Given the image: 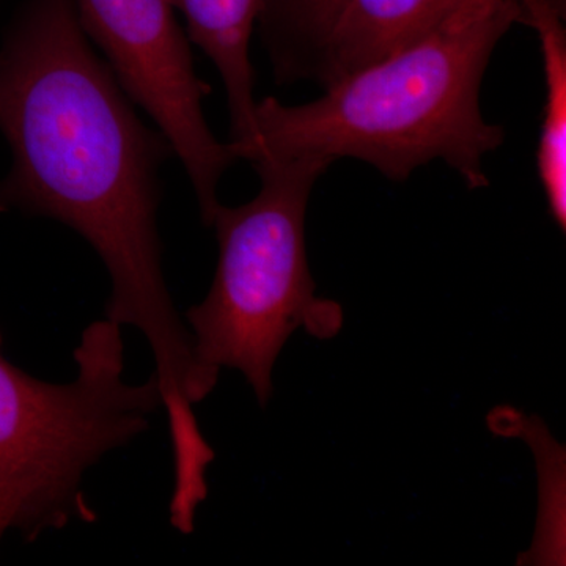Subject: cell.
<instances>
[{
  "label": "cell",
  "instance_id": "1",
  "mask_svg": "<svg viewBox=\"0 0 566 566\" xmlns=\"http://www.w3.org/2000/svg\"><path fill=\"white\" fill-rule=\"evenodd\" d=\"M0 133L11 150L0 212L52 219L106 266V319L136 327L155 356L170 441L200 433L193 405L219 375L193 357L163 274L158 210L169 140L142 120L82 28L74 0H22L0 43Z\"/></svg>",
  "mask_w": 566,
  "mask_h": 566
},
{
  "label": "cell",
  "instance_id": "2",
  "mask_svg": "<svg viewBox=\"0 0 566 566\" xmlns=\"http://www.w3.org/2000/svg\"><path fill=\"white\" fill-rule=\"evenodd\" d=\"M517 0L458 31L441 28L385 61L354 71L314 102H256V137L240 159H359L392 181L442 161L469 189L490 185L485 156L504 128L485 120L480 88L499 41L520 24Z\"/></svg>",
  "mask_w": 566,
  "mask_h": 566
},
{
  "label": "cell",
  "instance_id": "3",
  "mask_svg": "<svg viewBox=\"0 0 566 566\" xmlns=\"http://www.w3.org/2000/svg\"><path fill=\"white\" fill-rule=\"evenodd\" d=\"M260 191L240 207L219 205L210 229L219 244L208 296L186 312L193 357L205 370L245 376L264 408L273 368L294 331L327 340L344 326L335 301L316 297L305 251V212L329 164L318 159L259 161Z\"/></svg>",
  "mask_w": 566,
  "mask_h": 566
},
{
  "label": "cell",
  "instance_id": "4",
  "mask_svg": "<svg viewBox=\"0 0 566 566\" xmlns=\"http://www.w3.org/2000/svg\"><path fill=\"white\" fill-rule=\"evenodd\" d=\"M0 333V494L25 542L73 520L95 523L82 476L111 450L129 444L163 408L158 378L123 379L122 326L91 324L74 349L69 385L40 381L2 354Z\"/></svg>",
  "mask_w": 566,
  "mask_h": 566
},
{
  "label": "cell",
  "instance_id": "5",
  "mask_svg": "<svg viewBox=\"0 0 566 566\" xmlns=\"http://www.w3.org/2000/svg\"><path fill=\"white\" fill-rule=\"evenodd\" d=\"M88 40L139 109L180 159L210 227L223 174L238 161L229 142L211 132L203 112L210 85L200 80L191 41L174 0H74Z\"/></svg>",
  "mask_w": 566,
  "mask_h": 566
},
{
  "label": "cell",
  "instance_id": "6",
  "mask_svg": "<svg viewBox=\"0 0 566 566\" xmlns=\"http://www.w3.org/2000/svg\"><path fill=\"white\" fill-rule=\"evenodd\" d=\"M460 0H342L308 81L323 87L439 31Z\"/></svg>",
  "mask_w": 566,
  "mask_h": 566
},
{
  "label": "cell",
  "instance_id": "7",
  "mask_svg": "<svg viewBox=\"0 0 566 566\" xmlns=\"http://www.w3.org/2000/svg\"><path fill=\"white\" fill-rule=\"evenodd\" d=\"M191 44L205 52L221 76L230 114V140L234 156L251 147L256 137L255 76L251 62L252 33L264 0H174Z\"/></svg>",
  "mask_w": 566,
  "mask_h": 566
},
{
  "label": "cell",
  "instance_id": "8",
  "mask_svg": "<svg viewBox=\"0 0 566 566\" xmlns=\"http://www.w3.org/2000/svg\"><path fill=\"white\" fill-rule=\"evenodd\" d=\"M521 22L534 29L542 51L546 99L536 148V172L547 208L566 230V25L565 0H517Z\"/></svg>",
  "mask_w": 566,
  "mask_h": 566
},
{
  "label": "cell",
  "instance_id": "9",
  "mask_svg": "<svg viewBox=\"0 0 566 566\" xmlns=\"http://www.w3.org/2000/svg\"><path fill=\"white\" fill-rule=\"evenodd\" d=\"M342 0H264L259 18L277 84L308 80L316 51Z\"/></svg>",
  "mask_w": 566,
  "mask_h": 566
},
{
  "label": "cell",
  "instance_id": "10",
  "mask_svg": "<svg viewBox=\"0 0 566 566\" xmlns=\"http://www.w3.org/2000/svg\"><path fill=\"white\" fill-rule=\"evenodd\" d=\"M501 2H504V0H460L457 9L453 10L442 28L449 29V31H458V29H463L465 25L474 24V22L493 13L495 7Z\"/></svg>",
  "mask_w": 566,
  "mask_h": 566
},
{
  "label": "cell",
  "instance_id": "11",
  "mask_svg": "<svg viewBox=\"0 0 566 566\" xmlns=\"http://www.w3.org/2000/svg\"><path fill=\"white\" fill-rule=\"evenodd\" d=\"M9 528H17V516L9 501L0 494V538Z\"/></svg>",
  "mask_w": 566,
  "mask_h": 566
}]
</instances>
